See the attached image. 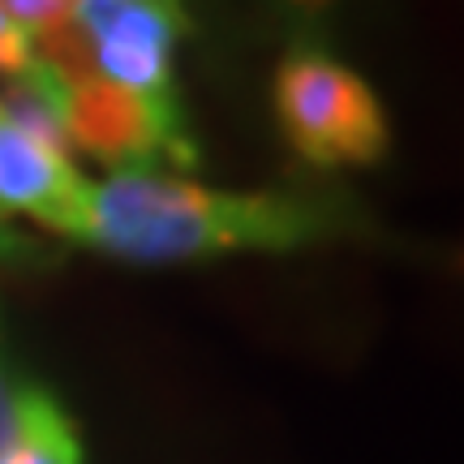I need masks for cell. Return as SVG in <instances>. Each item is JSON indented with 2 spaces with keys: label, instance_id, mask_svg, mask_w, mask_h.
Returning a JSON list of instances; mask_svg holds the SVG:
<instances>
[{
  "label": "cell",
  "instance_id": "30bf717a",
  "mask_svg": "<svg viewBox=\"0 0 464 464\" xmlns=\"http://www.w3.org/2000/svg\"><path fill=\"white\" fill-rule=\"evenodd\" d=\"M284 9H293V14H301V17H318L332 0H280Z\"/></svg>",
  "mask_w": 464,
  "mask_h": 464
},
{
  "label": "cell",
  "instance_id": "277c9868",
  "mask_svg": "<svg viewBox=\"0 0 464 464\" xmlns=\"http://www.w3.org/2000/svg\"><path fill=\"white\" fill-rule=\"evenodd\" d=\"M0 211H22L48 232L82 246L91 216V181L65 150L0 125Z\"/></svg>",
  "mask_w": 464,
  "mask_h": 464
},
{
  "label": "cell",
  "instance_id": "7a4b0ae2",
  "mask_svg": "<svg viewBox=\"0 0 464 464\" xmlns=\"http://www.w3.org/2000/svg\"><path fill=\"white\" fill-rule=\"evenodd\" d=\"M276 121L288 147L314 168L379 164L392 147V125L379 95L357 69L318 44H297L276 69Z\"/></svg>",
  "mask_w": 464,
  "mask_h": 464
},
{
  "label": "cell",
  "instance_id": "52a82bcc",
  "mask_svg": "<svg viewBox=\"0 0 464 464\" xmlns=\"http://www.w3.org/2000/svg\"><path fill=\"white\" fill-rule=\"evenodd\" d=\"M0 14L9 17L34 48V44L52 39L73 22V0H0Z\"/></svg>",
  "mask_w": 464,
  "mask_h": 464
},
{
  "label": "cell",
  "instance_id": "8fae6325",
  "mask_svg": "<svg viewBox=\"0 0 464 464\" xmlns=\"http://www.w3.org/2000/svg\"><path fill=\"white\" fill-rule=\"evenodd\" d=\"M0 219H5V211H0Z\"/></svg>",
  "mask_w": 464,
  "mask_h": 464
},
{
  "label": "cell",
  "instance_id": "ba28073f",
  "mask_svg": "<svg viewBox=\"0 0 464 464\" xmlns=\"http://www.w3.org/2000/svg\"><path fill=\"white\" fill-rule=\"evenodd\" d=\"M34 56V48H31V39L17 31L9 17L0 14V78H9V73H17V69L26 65Z\"/></svg>",
  "mask_w": 464,
  "mask_h": 464
},
{
  "label": "cell",
  "instance_id": "8992f818",
  "mask_svg": "<svg viewBox=\"0 0 464 464\" xmlns=\"http://www.w3.org/2000/svg\"><path fill=\"white\" fill-rule=\"evenodd\" d=\"M0 464H82V443L69 413L44 387H22V421Z\"/></svg>",
  "mask_w": 464,
  "mask_h": 464
},
{
  "label": "cell",
  "instance_id": "3957f363",
  "mask_svg": "<svg viewBox=\"0 0 464 464\" xmlns=\"http://www.w3.org/2000/svg\"><path fill=\"white\" fill-rule=\"evenodd\" d=\"M65 130L69 147L86 150L112 172L155 168V160H168L177 168L198 164V150L185 130L181 100H147L100 73L69 82Z\"/></svg>",
  "mask_w": 464,
  "mask_h": 464
},
{
  "label": "cell",
  "instance_id": "6da1fadb",
  "mask_svg": "<svg viewBox=\"0 0 464 464\" xmlns=\"http://www.w3.org/2000/svg\"><path fill=\"white\" fill-rule=\"evenodd\" d=\"M353 228L340 198L228 194L164 177L155 168L112 172L91 185L82 246L125 263H198L224 254H293Z\"/></svg>",
  "mask_w": 464,
  "mask_h": 464
},
{
  "label": "cell",
  "instance_id": "5b68a950",
  "mask_svg": "<svg viewBox=\"0 0 464 464\" xmlns=\"http://www.w3.org/2000/svg\"><path fill=\"white\" fill-rule=\"evenodd\" d=\"M69 78L61 69H52L44 56H31L26 65L9 73L0 82V125L39 138L48 147L65 150L69 155Z\"/></svg>",
  "mask_w": 464,
  "mask_h": 464
},
{
  "label": "cell",
  "instance_id": "9c48e42d",
  "mask_svg": "<svg viewBox=\"0 0 464 464\" xmlns=\"http://www.w3.org/2000/svg\"><path fill=\"white\" fill-rule=\"evenodd\" d=\"M17 421H22V387H14L5 379V370H0V460L14 448Z\"/></svg>",
  "mask_w": 464,
  "mask_h": 464
}]
</instances>
